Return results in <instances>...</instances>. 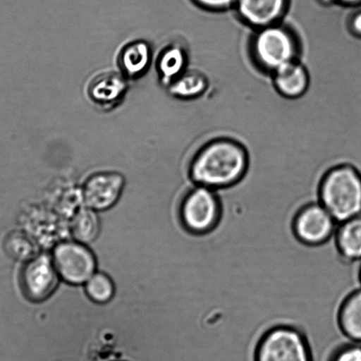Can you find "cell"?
Listing matches in <instances>:
<instances>
[{
  "label": "cell",
  "mask_w": 361,
  "mask_h": 361,
  "mask_svg": "<svg viewBox=\"0 0 361 361\" xmlns=\"http://www.w3.org/2000/svg\"><path fill=\"white\" fill-rule=\"evenodd\" d=\"M336 322L349 341L361 343V286L343 298L336 312Z\"/></svg>",
  "instance_id": "obj_15"
},
{
  "label": "cell",
  "mask_w": 361,
  "mask_h": 361,
  "mask_svg": "<svg viewBox=\"0 0 361 361\" xmlns=\"http://www.w3.org/2000/svg\"><path fill=\"white\" fill-rule=\"evenodd\" d=\"M202 8L213 10V11H224L236 5L237 0H194Z\"/></svg>",
  "instance_id": "obj_22"
},
{
  "label": "cell",
  "mask_w": 361,
  "mask_h": 361,
  "mask_svg": "<svg viewBox=\"0 0 361 361\" xmlns=\"http://www.w3.org/2000/svg\"><path fill=\"white\" fill-rule=\"evenodd\" d=\"M251 51L255 63L264 71L273 73L297 61L300 47L293 31L279 23L257 30L252 39Z\"/></svg>",
  "instance_id": "obj_3"
},
{
  "label": "cell",
  "mask_w": 361,
  "mask_h": 361,
  "mask_svg": "<svg viewBox=\"0 0 361 361\" xmlns=\"http://www.w3.org/2000/svg\"><path fill=\"white\" fill-rule=\"evenodd\" d=\"M339 2H341L343 5L347 6H360L361 0H338Z\"/></svg>",
  "instance_id": "obj_24"
},
{
  "label": "cell",
  "mask_w": 361,
  "mask_h": 361,
  "mask_svg": "<svg viewBox=\"0 0 361 361\" xmlns=\"http://www.w3.org/2000/svg\"><path fill=\"white\" fill-rule=\"evenodd\" d=\"M359 279H360V285H361V262H360V271H359Z\"/></svg>",
  "instance_id": "obj_25"
},
{
  "label": "cell",
  "mask_w": 361,
  "mask_h": 361,
  "mask_svg": "<svg viewBox=\"0 0 361 361\" xmlns=\"http://www.w3.org/2000/svg\"><path fill=\"white\" fill-rule=\"evenodd\" d=\"M128 90V79L121 73L106 71L90 80L87 94L94 106L109 111L121 104Z\"/></svg>",
  "instance_id": "obj_10"
},
{
  "label": "cell",
  "mask_w": 361,
  "mask_h": 361,
  "mask_svg": "<svg viewBox=\"0 0 361 361\" xmlns=\"http://www.w3.org/2000/svg\"><path fill=\"white\" fill-rule=\"evenodd\" d=\"M348 29L353 37L361 39V9L350 16Z\"/></svg>",
  "instance_id": "obj_23"
},
{
  "label": "cell",
  "mask_w": 361,
  "mask_h": 361,
  "mask_svg": "<svg viewBox=\"0 0 361 361\" xmlns=\"http://www.w3.org/2000/svg\"><path fill=\"white\" fill-rule=\"evenodd\" d=\"M272 75L276 91L289 99L302 97L310 87L307 69L299 59L281 66Z\"/></svg>",
  "instance_id": "obj_12"
},
{
  "label": "cell",
  "mask_w": 361,
  "mask_h": 361,
  "mask_svg": "<svg viewBox=\"0 0 361 361\" xmlns=\"http://www.w3.org/2000/svg\"><path fill=\"white\" fill-rule=\"evenodd\" d=\"M6 253L16 260L30 261L33 257L34 247L29 238L20 233H12L4 241Z\"/></svg>",
  "instance_id": "obj_20"
},
{
  "label": "cell",
  "mask_w": 361,
  "mask_h": 361,
  "mask_svg": "<svg viewBox=\"0 0 361 361\" xmlns=\"http://www.w3.org/2000/svg\"><path fill=\"white\" fill-rule=\"evenodd\" d=\"M59 279L52 257L42 255L27 261L20 275V285L27 299L41 302L54 293Z\"/></svg>",
  "instance_id": "obj_8"
},
{
  "label": "cell",
  "mask_w": 361,
  "mask_h": 361,
  "mask_svg": "<svg viewBox=\"0 0 361 361\" xmlns=\"http://www.w3.org/2000/svg\"><path fill=\"white\" fill-rule=\"evenodd\" d=\"M333 240L343 262H361V213L338 223Z\"/></svg>",
  "instance_id": "obj_13"
},
{
  "label": "cell",
  "mask_w": 361,
  "mask_h": 361,
  "mask_svg": "<svg viewBox=\"0 0 361 361\" xmlns=\"http://www.w3.org/2000/svg\"><path fill=\"white\" fill-rule=\"evenodd\" d=\"M317 201L338 223L361 213V173L350 164L326 171L318 185Z\"/></svg>",
  "instance_id": "obj_2"
},
{
  "label": "cell",
  "mask_w": 361,
  "mask_h": 361,
  "mask_svg": "<svg viewBox=\"0 0 361 361\" xmlns=\"http://www.w3.org/2000/svg\"><path fill=\"white\" fill-rule=\"evenodd\" d=\"M236 6L241 20L258 30L280 23L287 0H237Z\"/></svg>",
  "instance_id": "obj_11"
},
{
  "label": "cell",
  "mask_w": 361,
  "mask_h": 361,
  "mask_svg": "<svg viewBox=\"0 0 361 361\" xmlns=\"http://www.w3.org/2000/svg\"><path fill=\"white\" fill-rule=\"evenodd\" d=\"M223 204L219 192L195 185L184 196L180 207L182 226L189 233L204 236L219 227Z\"/></svg>",
  "instance_id": "obj_5"
},
{
  "label": "cell",
  "mask_w": 361,
  "mask_h": 361,
  "mask_svg": "<svg viewBox=\"0 0 361 361\" xmlns=\"http://www.w3.org/2000/svg\"><path fill=\"white\" fill-rule=\"evenodd\" d=\"M255 361H314L310 341L296 326L276 324L259 338Z\"/></svg>",
  "instance_id": "obj_4"
},
{
  "label": "cell",
  "mask_w": 361,
  "mask_h": 361,
  "mask_svg": "<svg viewBox=\"0 0 361 361\" xmlns=\"http://www.w3.org/2000/svg\"><path fill=\"white\" fill-rule=\"evenodd\" d=\"M85 290L87 297L94 303L105 304L114 298L115 286L110 276L96 272L86 282Z\"/></svg>",
  "instance_id": "obj_19"
},
{
  "label": "cell",
  "mask_w": 361,
  "mask_h": 361,
  "mask_svg": "<svg viewBox=\"0 0 361 361\" xmlns=\"http://www.w3.org/2000/svg\"><path fill=\"white\" fill-rule=\"evenodd\" d=\"M209 80L199 70H185L182 75L168 86L171 96L181 100L196 99L206 92Z\"/></svg>",
  "instance_id": "obj_17"
},
{
  "label": "cell",
  "mask_w": 361,
  "mask_h": 361,
  "mask_svg": "<svg viewBox=\"0 0 361 361\" xmlns=\"http://www.w3.org/2000/svg\"><path fill=\"white\" fill-rule=\"evenodd\" d=\"M250 159L245 147L231 139L207 143L192 159L189 177L195 185L219 192L234 187L246 176Z\"/></svg>",
  "instance_id": "obj_1"
},
{
  "label": "cell",
  "mask_w": 361,
  "mask_h": 361,
  "mask_svg": "<svg viewBox=\"0 0 361 361\" xmlns=\"http://www.w3.org/2000/svg\"><path fill=\"white\" fill-rule=\"evenodd\" d=\"M187 51L180 44L168 45L160 51L157 59V71L161 83L169 86L188 70Z\"/></svg>",
  "instance_id": "obj_16"
},
{
  "label": "cell",
  "mask_w": 361,
  "mask_h": 361,
  "mask_svg": "<svg viewBox=\"0 0 361 361\" xmlns=\"http://www.w3.org/2000/svg\"><path fill=\"white\" fill-rule=\"evenodd\" d=\"M336 222L318 201L300 207L294 214L290 229L297 241L307 247H320L334 237Z\"/></svg>",
  "instance_id": "obj_6"
},
{
  "label": "cell",
  "mask_w": 361,
  "mask_h": 361,
  "mask_svg": "<svg viewBox=\"0 0 361 361\" xmlns=\"http://www.w3.org/2000/svg\"><path fill=\"white\" fill-rule=\"evenodd\" d=\"M73 237L82 244L94 243L99 236L100 220L96 210L86 207L73 216L71 224Z\"/></svg>",
  "instance_id": "obj_18"
},
{
  "label": "cell",
  "mask_w": 361,
  "mask_h": 361,
  "mask_svg": "<svg viewBox=\"0 0 361 361\" xmlns=\"http://www.w3.org/2000/svg\"><path fill=\"white\" fill-rule=\"evenodd\" d=\"M329 361H361V343L349 342L334 350Z\"/></svg>",
  "instance_id": "obj_21"
},
{
  "label": "cell",
  "mask_w": 361,
  "mask_h": 361,
  "mask_svg": "<svg viewBox=\"0 0 361 361\" xmlns=\"http://www.w3.org/2000/svg\"><path fill=\"white\" fill-rule=\"evenodd\" d=\"M118 68L126 78L138 79L145 75L152 66V49L148 42L136 40L126 44L119 52Z\"/></svg>",
  "instance_id": "obj_14"
},
{
  "label": "cell",
  "mask_w": 361,
  "mask_h": 361,
  "mask_svg": "<svg viewBox=\"0 0 361 361\" xmlns=\"http://www.w3.org/2000/svg\"><path fill=\"white\" fill-rule=\"evenodd\" d=\"M125 187V178L121 173L104 171L87 178L83 188L84 202L87 208L103 212L118 202Z\"/></svg>",
  "instance_id": "obj_9"
},
{
  "label": "cell",
  "mask_w": 361,
  "mask_h": 361,
  "mask_svg": "<svg viewBox=\"0 0 361 361\" xmlns=\"http://www.w3.org/2000/svg\"><path fill=\"white\" fill-rule=\"evenodd\" d=\"M51 257L59 278L70 285H83L96 273V257L85 244L78 241L59 244Z\"/></svg>",
  "instance_id": "obj_7"
}]
</instances>
